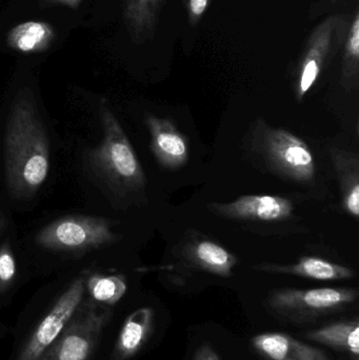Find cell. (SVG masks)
Listing matches in <instances>:
<instances>
[{
    "label": "cell",
    "instance_id": "6da1fadb",
    "mask_svg": "<svg viewBox=\"0 0 359 360\" xmlns=\"http://www.w3.org/2000/svg\"><path fill=\"white\" fill-rule=\"evenodd\" d=\"M50 169L48 136L29 90L17 94L6 131V179L18 197L37 192Z\"/></svg>",
    "mask_w": 359,
    "mask_h": 360
},
{
    "label": "cell",
    "instance_id": "7a4b0ae2",
    "mask_svg": "<svg viewBox=\"0 0 359 360\" xmlns=\"http://www.w3.org/2000/svg\"><path fill=\"white\" fill-rule=\"evenodd\" d=\"M103 141L90 153L95 172L120 192H136L145 186L143 167L124 129L105 101L100 103Z\"/></svg>",
    "mask_w": 359,
    "mask_h": 360
},
{
    "label": "cell",
    "instance_id": "3957f363",
    "mask_svg": "<svg viewBox=\"0 0 359 360\" xmlns=\"http://www.w3.org/2000/svg\"><path fill=\"white\" fill-rule=\"evenodd\" d=\"M253 148L278 176L301 184L315 180V160L309 146L289 131L259 120L253 133Z\"/></svg>",
    "mask_w": 359,
    "mask_h": 360
},
{
    "label": "cell",
    "instance_id": "277c9868",
    "mask_svg": "<svg viewBox=\"0 0 359 360\" xmlns=\"http://www.w3.org/2000/svg\"><path fill=\"white\" fill-rule=\"evenodd\" d=\"M111 312L98 302H82L65 329L39 360H88L98 346Z\"/></svg>",
    "mask_w": 359,
    "mask_h": 360
},
{
    "label": "cell",
    "instance_id": "5b68a950",
    "mask_svg": "<svg viewBox=\"0 0 359 360\" xmlns=\"http://www.w3.org/2000/svg\"><path fill=\"white\" fill-rule=\"evenodd\" d=\"M112 222L93 216H69L51 222L37 236L36 243L44 249L61 252H86L117 240Z\"/></svg>",
    "mask_w": 359,
    "mask_h": 360
},
{
    "label": "cell",
    "instance_id": "8992f818",
    "mask_svg": "<svg viewBox=\"0 0 359 360\" xmlns=\"http://www.w3.org/2000/svg\"><path fill=\"white\" fill-rule=\"evenodd\" d=\"M358 297V290L349 288L282 289L270 295L268 304L282 316L303 321L339 312Z\"/></svg>",
    "mask_w": 359,
    "mask_h": 360
},
{
    "label": "cell",
    "instance_id": "52a82bcc",
    "mask_svg": "<svg viewBox=\"0 0 359 360\" xmlns=\"http://www.w3.org/2000/svg\"><path fill=\"white\" fill-rule=\"evenodd\" d=\"M86 279L80 276L63 292L54 306L39 321L16 360H39L52 346L65 326L71 321L78 307L84 302Z\"/></svg>",
    "mask_w": 359,
    "mask_h": 360
},
{
    "label": "cell",
    "instance_id": "ba28073f",
    "mask_svg": "<svg viewBox=\"0 0 359 360\" xmlns=\"http://www.w3.org/2000/svg\"><path fill=\"white\" fill-rule=\"evenodd\" d=\"M209 209L215 215L237 220L282 221L292 215V201L272 195H247L229 203H210Z\"/></svg>",
    "mask_w": 359,
    "mask_h": 360
},
{
    "label": "cell",
    "instance_id": "9c48e42d",
    "mask_svg": "<svg viewBox=\"0 0 359 360\" xmlns=\"http://www.w3.org/2000/svg\"><path fill=\"white\" fill-rule=\"evenodd\" d=\"M145 122L151 135L152 153L158 164L168 170L185 166L190 155L187 137L168 118L148 114Z\"/></svg>",
    "mask_w": 359,
    "mask_h": 360
},
{
    "label": "cell",
    "instance_id": "30bf717a",
    "mask_svg": "<svg viewBox=\"0 0 359 360\" xmlns=\"http://www.w3.org/2000/svg\"><path fill=\"white\" fill-rule=\"evenodd\" d=\"M183 256L191 268L221 277H230L238 260L218 243L193 239L183 247Z\"/></svg>",
    "mask_w": 359,
    "mask_h": 360
},
{
    "label": "cell",
    "instance_id": "8fae6325",
    "mask_svg": "<svg viewBox=\"0 0 359 360\" xmlns=\"http://www.w3.org/2000/svg\"><path fill=\"white\" fill-rule=\"evenodd\" d=\"M255 350L265 360H332L324 351L285 333H265L252 340Z\"/></svg>",
    "mask_w": 359,
    "mask_h": 360
},
{
    "label": "cell",
    "instance_id": "7c38bea8",
    "mask_svg": "<svg viewBox=\"0 0 359 360\" xmlns=\"http://www.w3.org/2000/svg\"><path fill=\"white\" fill-rule=\"evenodd\" d=\"M256 270L272 274H287L314 281H341L353 278V270L318 257H301L292 264H261Z\"/></svg>",
    "mask_w": 359,
    "mask_h": 360
},
{
    "label": "cell",
    "instance_id": "4fadbf2b",
    "mask_svg": "<svg viewBox=\"0 0 359 360\" xmlns=\"http://www.w3.org/2000/svg\"><path fill=\"white\" fill-rule=\"evenodd\" d=\"M153 321L151 308L139 309L126 319L116 344V360L131 359L141 350L151 335Z\"/></svg>",
    "mask_w": 359,
    "mask_h": 360
},
{
    "label": "cell",
    "instance_id": "5bb4252c",
    "mask_svg": "<svg viewBox=\"0 0 359 360\" xmlns=\"http://www.w3.org/2000/svg\"><path fill=\"white\" fill-rule=\"evenodd\" d=\"M331 158L339 176L346 211L358 218L359 216V160L358 155L346 150L331 149Z\"/></svg>",
    "mask_w": 359,
    "mask_h": 360
},
{
    "label": "cell",
    "instance_id": "9a60e30c",
    "mask_svg": "<svg viewBox=\"0 0 359 360\" xmlns=\"http://www.w3.org/2000/svg\"><path fill=\"white\" fill-rule=\"evenodd\" d=\"M54 38V29L48 22L27 21L19 23L8 32L6 42L17 52L32 54L48 50Z\"/></svg>",
    "mask_w": 359,
    "mask_h": 360
},
{
    "label": "cell",
    "instance_id": "2e32d148",
    "mask_svg": "<svg viewBox=\"0 0 359 360\" xmlns=\"http://www.w3.org/2000/svg\"><path fill=\"white\" fill-rule=\"evenodd\" d=\"M313 342L348 353L358 359L359 325L358 321H339L307 334Z\"/></svg>",
    "mask_w": 359,
    "mask_h": 360
},
{
    "label": "cell",
    "instance_id": "e0dca14e",
    "mask_svg": "<svg viewBox=\"0 0 359 360\" xmlns=\"http://www.w3.org/2000/svg\"><path fill=\"white\" fill-rule=\"evenodd\" d=\"M86 289L96 302L115 304L126 292V283L122 276L93 275L86 281Z\"/></svg>",
    "mask_w": 359,
    "mask_h": 360
},
{
    "label": "cell",
    "instance_id": "ac0fdd59",
    "mask_svg": "<svg viewBox=\"0 0 359 360\" xmlns=\"http://www.w3.org/2000/svg\"><path fill=\"white\" fill-rule=\"evenodd\" d=\"M16 275V262L11 245L4 243L0 247V290L6 289L14 281Z\"/></svg>",
    "mask_w": 359,
    "mask_h": 360
},
{
    "label": "cell",
    "instance_id": "d6986e66",
    "mask_svg": "<svg viewBox=\"0 0 359 360\" xmlns=\"http://www.w3.org/2000/svg\"><path fill=\"white\" fill-rule=\"evenodd\" d=\"M320 73V65L315 59H310L301 72V78H299V88H297V97L299 101L303 98L308 91L311 89L318 78Z\"/></svg>",
    "mask_w": 359,
    "mask_h": 360
},
{
    "label": "cell",
    "instance_id": "ffe728a7",
    "mask_svg": "<svg viewBox=\"0 0 359 360\" xmlns=\"http://www.w3.org/2000/svg\"><path fill=\"white\" fill-rule=\"evenodd\" d=\"M194 360H221L218 355L214 352L211 347L204 346L196 353Z\"/></svg>",
    "mask_w": 359,
    "mask_h": 360
},
{
    "label": "cell",
    "instance_id": "44dd1931",
    "mask_svg": "<svg viewBox=\"0 0 359 360\" xmlns=\"http://www.w3.org/2000/svg\"><path fill=\"white\" fill-rule=\"evenodd\" d=\"M350 48H351V53L355 56H358L359 53V20L356 19L354 22L353 29H352L351 36V44H350Z\"/></svg>",
    "mask_w": 359,
    "mask_h": 360
},
{
    "label": "cell",
    "instance_id": "7402d4cb",
    "mask_svg": "<svg viewBox=\"0 0 359 360\" xmlns=\"http://www.w3.org/2000/svg\"><path fill=\"white\" fill-rule=\"evenodd\" d=\"M207 2L208 0H190V4H191L192 12L196 15L202 14L204 8L207 6Z\"/></svg>",
    "mask_w": 359,
    "mask_h": 360
},
{
    "label": "cell",
    "instance_id": "603a6c76",
    "mask_svg": "<svg viewBox=\"0 0 359 360\" xmlns=\"http://www.w3.org/2000/svg\"><path fill=\"white\" fill-rule=\"evenodd\" d=\"M44 1L50 2V4H65L69 8H76L82 0H44Z\"/></svg>",
    "mask_w": 359,
    "mask_h": 360
},
{
    "label": "cell",
    "instance_id": "cb8c5ba5",
    "mask_svg": "<svg viewBox=\"0 0 359 360\" xmlns=\"http://www.w3.org/2000/svg\"><path fill=\"white\" fill-rule=\"evenodd\" d=\"M145 1V0H132V1L130 2V8H129V12H130V14L132 15L133 11H134L135 6H136V4H141V2Z\"/></svg>",
    "mask_w": 359,
    "mask_h": 360
}]
</instances>
